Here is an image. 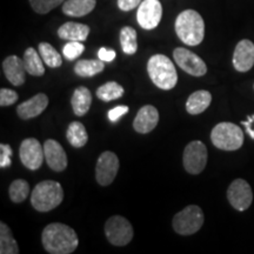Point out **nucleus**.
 Segmentation results:
<instances>
[{"label":"nucleus","mask_w":254,"mask_h":254,"mask_svg":"<svg viewBox=\"0 0 254 254\" xmlns=\"http://www.w3.org/2000/svg\"><path fill=\"white\" fill-rule=\"evenodd\" d=\"M41 241L46 252L51 254H71L79 245L74 230L60 222L47 225L41 234Z\"/></svg>","instance_id":"f257e3e1"},{"label":"nucleus","mask_w":254,"mask_h":254,"mask_svg":"<svg viewBox=\"0 0 254 254\" xmlns=\"http://www.w3.org/2000/svg\"><path fill=\"white\" fill-rule=\"evenodd\" d=\"M177 36L184 44L196 46L204 40V19L194 9H185L176 19Z\"/></svg>","instance_id":"f03ea898"},{"label":"nucleus","mask_w":254,"mask_h":254,"mask_svg":"<svg viewBox=\"0 0 254 254\" xmlns=\"http://www.w3.org/2000/svg\"><path fill=\"white\" fill-rule=\"evenodd\" d=\"M147 72L152 82L161 90H172L178 82V74L174 64L164 55H154L151 57L147 63Z\"/></svg>","instance_id":"7ed1b4c3"},{"label":"nucleus","mask_w":254,"mask_h":254,"mask_svg":"<svg viewBox=\"0 0 254 254\" xmlns=\"http://www.w3.org/2000/svg\"><path fill=\"white\" fill-rule=\"evenodd\" d=\"M64 190L59 183L45 180L34 187L31 193V204L38 212H50L62 204Z\"/></svg>","instance_id":"20e7f679"},{"label":"nucleus","mask_w":254,"mask_h":254,"mask_svg":"<svg viewBox=\"0 0 254 254\" xmlns=\"http://www.w3.org/2000/svg\"><path fill=\"white\" fill-rule=\"evenodd\" d=\"M211 140L219 150L236 151L244 144V133L236 124L220 123L212 129Z\"/></svg>","instance_id":"39448f33"},{"label":"nucleus","mask_w":254,"mask_h":254,"mask_svg":"<svg viewBox=\"0 0 254 254\" xmlns=\"http://www.w3.org/2000/svg\"><path fill=\"white\" fill-rule=\"evenodd\" d=\"M173 228L180 236H190L198 232L204 225L202 209L196 205H190L173 218Z\"/></svg>","instance_id":"423d86ee"},{"label":"nucleus","mask_w":254,"mask_h":254,"mask_svg":"<svg viewBox=\"0 0 254 254\" xmlns=\"http://www.w3.org/2000/svg\"><path fill=\"white\" fill-rule=\"evenodd\" d=\"M107 240L114 246H126L133 239V227L122 215H113L105 224Z\"/></svg>","instance_id":"0eeeda50"},{"label":"nucleus","mask_w":254,"mask_h":254,"mask_svg":"<svg viewBox=\"0 0 254 254\" xmlns=\"http://www.w3.org/2000/svg\"><path fill=\"white\" fill-rule=\"evenodd\" d=\"M183 164L190 174L196 176L205 170L207 164V148L201 141H190L184 150Z\"/></svg>","instance_id":"6e6552de"},{"label":"nucleus","mask_w":254,"mask_h":254,"mask_svg":"<svg viewBox=\"0 0 254 254\" xmlns=\"http://www.w3.org/2000/svg\"><path fill=\"white\" fill-rule=\"evenodd\" d=\"M119 171L118 155L111 151H106L98 158L95 166V179L99 185L109 186L116 179Z\"/></svg>","instance_id":"1a4fd4ad"},{"label":"nucleus","mask_w":254,"mask_h":254,"mask_svg":"<svg viewBox=\"0 0 254 254\" xmlns=\"http://www.w3.org/2000/svg\"><path fill=\"white\" fill-rule=\"evenodd\" d=\"M173 57L178 66L193 77H202L207 72V66L204 60L184 47H177L173 51Z\"/></svg>","instance_id":"9d476101"},{"label":"nucleus","mask_w":254,"mask_h":254,"mask_svg":"<svg viewBox=\"0 0 254 254\" xmlns=\"http://www.w3.org/2000/svg\"><path fill=\"white\" fill-rule=\"evenodd\" d=\"M19 157L23 165L28 170L36 171L43 165L45 153H44V146L37 139L27 138L21 142Z\"/></svg>","instance_id":"9b49d317"},{"label":"nucleus","mask_w":254,"mask_h":254,"mask_svg":"<svg viewBox=\"0 0 254 254\" xmlns=\"http://www.w3.org/2000/svg\"><path fill=\"white\" fill-rule=\"evenodd\" d=\"M163 17V6L159 0H142L136 11V20L144 30H153Z\"/></svg>","instance_id":"f8f14e48"},{"label":"nucleus","mask_w":254,"mask_h":254,"mask_svg":"<svg viewBox=\"0 0 254 254\" xmlns=\"http://www.w3.org/2000/svg\"><path fill=\"white\" fill-rule=\"evenodd\" d=\"M227 199L237 211H246L253 201V193L250 184L244 179H237L227 190Z\"/></svg>","instance_id":"ddd939ff"},{"label":"nucleus","mask_w":254,"mask_h":254,"mask_svg":"<svg viewBox=\"0 0 254 254\" xmlns=\"http://www.w3.org/2000/svg\"><path fill=\"white\" fill-rule=\"evenodd\" d=\"M45 160L51 170L56 172H63L67 167V155L63 146L57 140L49 139L44 144Z\"/></svg>","instance_id":"4468645a"},{"label":"nucleus","mask_w":254,"mask_h":254,"mask_svg":"<svg viewBox=\"0 0 254 254\" xmlns=\"http://www.w3.org/2000/svg\"><path fill=\"white\" fill-rule=\"evenodd\" d=\"M254 65V44L244 39L238 43L233 55V66L238 72H247Z\"/></svg>","instance_id":"2eb2a0df"},{"label":"nucleus","mask_w":254,"mask_h":254,"mask_svg":"<svg viewBox=\"0 0 254 254\" xmlns=\"http://www.w3.org/2000/svg\"><path fill=\"white\" fill-rule=\"evenodd\" d=\"M159 123V112L152 105L142 106L139 112L136 113L134 120H133V128L140 134L150 133L157 127Z\"/></svg>","instance_id":"dca6fc26"},{"label":"nucleus","mask_w":254,"mask_h":254,"mask_svg":"<svg viewBox=\"0 0 254 254\" xmlns=\"http://www.w3.org/2000/svg\"><path fill=\"white\" fill-rule=\"evenodd\" d=\"M49 105V97L45 93H38L33 98L24 101L17 107V113L21 119H32L40 116Z\"/></svg>","instance_id":"f3484780"},{"label":"nucleus","mask_w":254,"mask_h":254,"mask_svg":"<svg viewBox=\"0 0 254 254\" xmlns=\"http://www.w3.org/2000/svg\"><path fill=\"white\" fill-rule=\"evenodd\" d=\"M2 69L7 80L14 86H21L26 80V68L24 60L17 56H9L2 62Z\"/></svg>","instance_id":"a211bd4d"},{"label":"nucleus","mask_w":254,"mask_h":254,"mask_svg":"<svg viewBox=\"0 0 254 254\" xmlns=\"http://www.w3.org/2000/svg\"><path fill=\"white\" fill-rule=\"evenodd\" d=\"M90 34V27L85 24L68 21L59 27L58 36L64 40L85 41Z\"/></svg>","instance_id":"6ab92c4d"},{"label":"nucleus","mask_w":254,"mask_h":254,"mask_svg":"<svg viewBox=\"0 0 254 254\" xmlns=\"http://www.w3.org/2000/svg\"><path fill=\"white\" fill-rule=\"evenodd\" d=\"M92 104V94L90 90L85 86H80L75 88L74 92H73L72 99H71V105L73 112H74L75 116L82 117L85 116L90 110Z\"/></svg>","instance_id":"aec40b11"},{"label":"nucleus","mask_w":254,"mask_h":254,"mask_svg":"<svg viewBox=\"0 0 254 254\" xmlns=\"http://www.w3.org/2000/svg\"><path fill=\"white\" fill-rule=\"evenodd\" d=\"M97 0H66L63 5V12L68 17H84L93 11Z\"/></svg>","instance_id":"412c9836"},{"label":"nucleus","mask_w":254,"mask_h":254,"mask_svg":"<svg viewBox=\"0 0 254 254\" xmlns=\"http://www.w3.org/2000/svg\"><path fill=\"white\" fill-rule=\"evenodd\" d=\"M212 101V94L208 91H196L189 97L186 101V111L190 114L196 116L208 109Z\"/></svg>","instance_id":"4be33fe9"},{"label":"nucleus","mask_w":254,"mask_h":254,"mask_svg":"<svg viewBox=\"0 0 254 254\" xmlns=\"http://www.w3.org/2000/svg\"><path fill=\"white\" fill-rule=\"evenodd\" d=\"M24 65L28 74L33 77H43L45 74V67H44L43 58L40 53L37 52L33 47H28L24 53Z\"/></svg>","instance_id":"5701e85b"},{"label":"nucleus","mask_w":254,"mask_h":254,"mask_svg":"<svg viewBox=\"0 0 254 254\" xmlns=\"http://www.w3.org/2000/svg\"><path fill=\"white\" fill-rule=\"evenodd\" d=\"M67 140L73 147H84L88 140V134L86 128L80 122H73L68 125L67 132H66Z\"/></svg>","instance_id":"b1692460"},{"label":"nucleus","mask_w":254,"mask_h":254,"mask_svg":"<svg viewBox=\"0 0 254 254\" xmlns=\"http://www.w3.org/2000/svg\"><path fill=\"white\" fill-rule=\"evenodd\" d=\"M105 68V64L103 60H79L74 66L75 74L82 78H90L93 75L101 73Z\"/></svg>","instance_id":"393cba45"},{"label":"nucleus","mask_w":254,"mask_h":254,"mask_svg":"<svg viewBox=\"0 0 254 254\" xmlns=\"http://www.w3.org/2000/svg\"><path fill=\"white\" fill-rule=\"evenodd\" d=\"M0 253L18 254V244L12 236V232L5 222H0Z\"/></svg>","instance_id":"a878e982"},{"label":"nucleus","mask_w":254,"mask_h":254,"mask_svg":"<svg viewBox=\"0 0 254 254\" xmlns=\"http://www.w3.org/2000/svg\"><path fill=\"white\" fill-rule=\"evenodd\" d=\"M138 36L136 31L131 26H125L120 31V45L124 53L126 55H134L138 50Z\"/></svg>","instance_id":"bb28decb"},{"label":"nucleus","mask_w":254,"mask_h":254,"mask_svg":"<svg viewBox=\"0 0 254 254\" xmlns=\"http://www.w3.org/2000/svg\"><path fill=\"white\" fill-rule=\"evenodd\" d=\"M124 87L117 81H109L101 85L97 90V97L103 101H112L119 99L124 95Z\"/></svg>","instance_id":"cd10ccee"},{"label":"nucleus","mask_w":254,"mask_h":254,"mask_svg":"<svg viewBox=\"0 0 254 254\" xmlns=\"http://www.w3.org/2000/svg\"><path fill=\"white\" fill-rule=\"evenodd\" d=\"M39 53L43 58L44 63L51 68H57L60 67L63 64L62 56L59 55V52H57V50L49 43H40L39 44Z\"/></svg>","instance_id":"c85d7f7f"},{"label":"nucleus","mask_w":254,"mask_h":254,"mask_svg":"<svg viewBox=\"0 0 254 254\" xmlns=\"http://www.w3.org/2000/svg\"><path fill=\"white\" fill-rule=\"evenodd\" d=\"M9 199L15 204H20L30 194V185L23 179H17L11 184L8 189Z\"/></svg>","instance_id":"c756f323"},{"label":"nucleus","mask_w":254,"mask_h":254,"mask_svg":"<svg viewBox=\"0 0 254 254\" xmlns=\"http://www.w3.org/2000/svg\"><path fill=\"white\" fill-rule=\"evenodd\" d=\"M65 0H30L31 7L39 14H47L53 8L58 7Z\"/></svg>","instance_id":"7c9ffc66"},{"label":"nucleus","mask_w":254,"mask_h":254,"mask_svg":"<svg viewBox=\"0 0 254 254\" xmlns=\"http://www.w3.org/2000/svg\"><path fill=\"white\" fill-rule=\"evenodd\" d=\"M85 51V46L81 41H69L63 49V55L67 60H75Z\"/></svg>","instance_id":"2f4dec72"},{"label":"nucleus","mask_w":254,"mask_h":254,"mask_svg":"<svg viewBox=\"0 0 254 254\" xmlns=\"http://www.w3.org/2000/svg\"><path fill=\"white\" fill-rule=\"evenodd\" d=\"M17 92L9 90V88H1V90H0V106L1 107L11 106V105L17 103Z\"/></svg>","instance_id":"473e14b6"},{"label":"nucleus","mask_w":254,"mask_h":254,"mask_svg":"<svg viewBox=\"0 0 254 254\" xmlns=\"http://www.w3.org/2000/svg\"><path fill=\"white\" fill-rule=\"evenodd\" d=\"M12 154H13V151H12L11 146L7 144L0 145V167L5 168L11 166Z\"/></svg>","instance_id":"72a5a7b5"},{"label":"nucleus","mask_w":254,"mask_h":254,"mask_svg":"<svg viewBox=\"0 0 254 254\" xmlns=\"http://www.w3.org/2000/svg\"><path fill=\"white\" fill-rule=\"evenodd\" d=\"M128 110L129 109L127 106H117L111 111H109V114H107V117H109L110 122L116 123V122H118L120 118H122L124 114L128 113Z\"/></svg>","instance_id":"f704fd0d"},{"label":"nucleus","mask_w":254,"mask_h":254,"mask_svg":"<svg viewBox=\"0 0 254 254\" xmlns=\"http://www.w3.org/2000/svg\"><path fill=\"white\" fill-rule=\"evenodd\" d=\"M142 0H118L117 4H118V7L124 12L132 11L136 7H139V5L141 4Z\"/></svg>","instance_id":"c9c22d12"},{"label":"nucleus","mask_w":254,"mask_h":254,"mask_svg":"<svg viewBox=\"0 0 254 254\" xmlns=\"http://www.w3.org/2000/svg\"><path fill=\"white\" fill-rule=\"evenodd\" d=\"M116 52H114L113 50L105 49V47H101V49L98 51V57H99V59L103 60V62H113V60L116 59Z\"/></svg>","instance_id":"e433bc0d"},{"label":"nucleus","mask_w":254,"mask_h":254,"mask_svg":"<svg viewBox=\"0 0 254 254\" xmlns=\"http://www.w3.org/2000/svg\"><path fill=\"white\" fill-rule=\"evenodd\" d=\"M241 125L246 127L247 133H249L251 138L254 139V116L249 117V119L246 122H241Z\"/></svg>","instance_id":"4c0bfd02"}]
</instances>
